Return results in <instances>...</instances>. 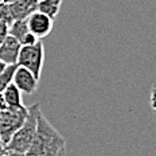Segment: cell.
I'll list each match as a JSON object with an SVG mask.
<instances>
[{"mask_svg":"<svg viewBox=\"0 0 156 156\" xmlns=\"http://www.w3.org/2000/svg\"><path fill=\"white\" fill-rule=\"evenodd\" d=\"M39 0H14L9 3V9L14 20H22L27 19L32 12L38 11Z\"/></svg>","mask_w":156,"mask_h":156,"instance_id":"ba28073f","label":"cell"},{"mask_svg":"<svg viewBox=\"0 0 156 156\" xmlns=\"http://www.w3.org/2000/svg\"><path fill=\"white\" fill-rule=\"evenodd\" d=\"M30 34L27 24V19H22V20H14L12 24L8 27V35L14 37L19 43H23L24 38Z\"/></svg>","mask_w":156,"mask_h":156,"instance_id":"30bf717a","label":"cell"},{"mask_svg":"<svg viewBox=\"0 0 156 156\" xmlns=\"http://www.w3.org/2000/svg\"><path fill=\"white\" fill-rule=\"evenodd\" d=\"M2 94L8 104V108H19V106H23V102H22V92L16 87L14 82L9 83V85L3 90Z\"/></svg>","mask_w":156,"mask_h":156,"instance_id":"9c48e42d","label":"cell"},{"mask_svg":"<svg viewBox=\"0 0 156 156\" xmlns=\"http://www.w3.org/2000/svg\"><path fill=\"white\" fill-rule=\"evenodd\" d=\"M0 145H4V144H3V143H2V140H0Z\"/></svg>","mask_w":156,"mask_h":156,"instance_id":"44dd1931","label":"cell"},{"mask_svg":"<svg viewBox=\"0 0 156 156\" xmlns=\"http://www.w3.org/2000/svg\"><path fill=\"white\" fill-rule=\"evenodd\" d=\"M0 22L7 24L8 27L12 24V22H14L11 9H9V4H7V3H0Z\"/></svg>","mask_w":156,"mask_h":156,"instance_id":"4fadbf2b","label":"cell"},{"mask_svg":"<svg viewBox=\"0 0 156 156\" xmlns=\"http://www.w3.org/2000/svg\"><path fill=\"white\" fill-rule=\"evenodd\" d=\"M149 105H151L152 110L156 112V85L154 86V89H152V92H151V97H149Z\"/></svg>","mask_w":156,"mask_h":156,"instance_id":"9a60e30c","label":"cell"},{"mask_svg":"<svg viewBox=\"0 0 156 156\" xmlns=\"http://www.w3.org/2000/svg\"><path fill=\"white\" fill-rule=\"evenodd\" d=\"M44 62V47L41 41L32 46H22L18 58V66L30 70L39 81Z\"/></svg>","mask_w":156,"mask_h":156,"instance_id":"277c9868","label":"cell"},{"mask_svg":"<svg viewBox=\"0 0 156 156\" xmlns=\"http://www.w3.org/2000/svg\"><path fill=\"white\" fill-rule=\"evenodd\" d=\"M28 115V108L19 106V108H8L3 110L0 116V140L7 147L11 141L12 136L16 133L19 128L23 125L26 117Z\"/></svg>","mask_w":156,"mask_h":156,"instance_id":"3957f363","label":"cell"},{"mask_svg":"<svg viewBox=\"0 0 156 156\" xmlns=\"http://www.w3.org/2000/svg\"><path fill=\"white\" fill-rule=\"evenodd\" d=\"M66 141L59 132L51 125L43 113H39L38 125L28 156H65Z\"/></svg>","mask_w":156,"mask_h":156,"instance_id":"6da1fadb","label":"cell"},{"mask_svg":"<svg viewBox=\"0 0 156 156\" xmlns=\"http://www.w3.org/2000/svg\"><path fill=\"white\" fill-rule=\"evenodd\" d=\"M27 24L31 34L39 39L47 37L51 32L54 26V19H51L50 16L41 11H35L27 18Z\"/></svg>","mask_w":156,"mask_h":156,"instance_id":"5b68a950","label":"cell"},{"mask_svg":"<svg viewBox=\"0 0 156 156\" xmlns=\"http://www.w3.org/2000/svg\"><path fill=\"white\" fill-rule=\"evenodd\" d=\"M0 3H3V0H0Z\"/></svg>","mask_w":156,"mask_h":156,"instance_id":"7402d4cb","label":"cell"},{"mask_svg":"<svg viewBox=\"0 0 156 156\" xmlns=\"http://www.w3.org/2000/svg\"><path fill=\"white\" fill-rule=\"evenodd\" d=\"M7 109H8V104H7V101L4 100L3 94L0 93V112H3V110H7Z\"/></svg>","mask_w":156,"mask_h":156,"instance_id":"2e32d148","label":"cell"},{"mask_svg":"<svg viewBox=\"0 0 156 156\" xmlns=\"http://www.w3.org/2000/svg\"><path fill=\"white\" fill-rule=\"evenodd\" d=\"M20 48L22 44L14 37L7 35V38L0 43V61L5 65H18Z\"/></svg>","mask_w":156,"mask_h":156,"instance_id":"52a82bcc","label":"cell"},{"mask_svg":"<svg viewBox=\"0 0 156 156\" xmlns=\"http://www.w3.org/2000/svg\"><path fill=\"white\" fill-rule=\"evenodd\" d=\"M63 0H39L38 2V11L43 12L51 19H55L59 14L61 4Z\"/></svg>","mask_w":156,"mask_h":156,"instance_id":"8fae6325","label":"cell"},{"mask_svg":"<svg viewBox=\"0 0 156 156\" xmlns=\"http://www.w3.org/2000/svg\"><path fill=\"white\" fill-rule=\"evenodd\" d=\"M9 156H28L27 154H20V152H12V151H8Z\"/></svg>","mask_w":156,"mask_h":156,"instance_id":"e0dca14e","label":"cell"},{"mask_svg":"<svg viewBox=\"0 0 156 156\" xmlns=\"http://www.w3.org/2000/svg\"><path fill=\"white\" fill-rule=\"evenodd\" d=\"M0 116H2V112H0Z\"/></svg>","mask_w":156,"mask_h":156,"instance_id":"603a6c76","label":"cell"},{"mask_svg":"<svg viewBox=\"0 0 156 156\" xmlns=\"http://www.w3.org/2000/svg\"><path fill=\"white\" fill-rule=\"evenodd\" d=\"M7 35H8V26L0 22V43L7 38Z\"/></svg>","mask_w":156,"mask_h":156,"instance_id":"5bb4252c","label":"cell"},{"mask_svg":"<svg viewBox=\"0 0 156 156\" xmlns=\"http://www.w3.org/2000/svg\"><path fill=\"white\" fill-rule=\"evenodd\" d=\"M14 0H3V3H7V4H9V3H12Z\"/></svg>","mask_w":156,"mask_h":156,"instance_id":"ffe728a7","label":"cell"},{"mask_svg":"<svg viewBox=\"0 0 156 156\" xmlns=\"http://www.w3.org/2000/svg\"><path fill=\"white\" fill-rule=\"evenodd\" d=\"M41 112L42 110H41V105L39 104H34L32 106L28 108V115L26 117L23 125L16 131V133L12 136L11 141L5 147L8 151L27 154L32 144V140H34L35 132H37L38 116Z\"/></svg>","mask_w":156,"mask_h":156,"instance_id":"7a4b0ae2","label":"cell"},{"mask_svg":"<svg viewBox=\"0 0 156 156\" xmlns=\"http://www.w3.org/2000/svg\"><path fill=\"white\" fill-rule=\"evenodd\" d=\"M16 67H18V65H7L4 71L0 74V93H3V90L12 82Z\"/></svg>","mask_w":156,"mask_h":156,"instance_id":"7c38bea8","label":"cell"},{"mask_svg":"<svg viewBox=\"0 0 156 156\" xmlns=\"http://www.w3.org/2000/svg\"><path fill=\"white\" fill-rule=\"evenodd\" d=\"M12 82L16 85L20 92H23L26 94H32L37 92L38 87V80L30 70H27L26 67L18 66L14 73V78Z\"/></svg>","mask_w":156,"mask_h":156,"instance_id":"8992f818","label":"cell"},{"mask_svg":"<svg viewBox=\"0 0 156 156\" xmlns=\"http://www.w3.org/2000/svg\"><path fill=\"white\" fill-rule=\"evenodd\" d=\"M0 156H9V154H8V149H4L3 152H0Z\"/></svg>","mask_w":156,"mask_h":156,"instance_id":"d6986e66","label":"cell"},{"mask_svg":"<svg viewBox=\"0 0 156 156\" xmlns=\"http://www.w3.org/2000/svg\"><path fill=\"white\" fill-rule=\"evenodd\" d=\"M5 67H7V65H5V63H3L2 61H0V74H2L3 71H4V69H5Z\"/></svg>","mask_w":156,"mask_h":156,"instance_id":"ac0fdd59","label":"cell"}]
</instances>
